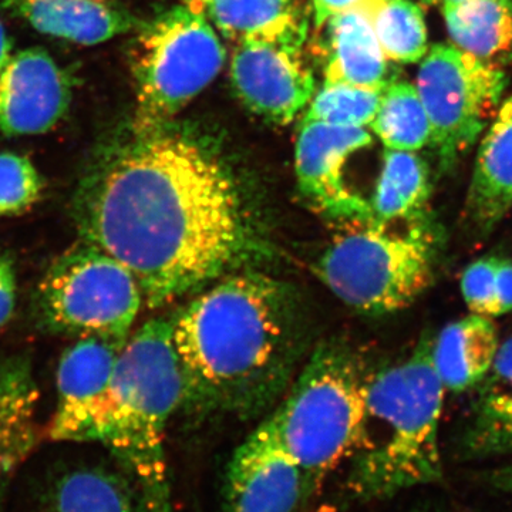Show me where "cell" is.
<instances>
[{
	"instance_id": "1",
	"label": "cell",
	"mask_w": 512,
	"mask_h": 512,
	"mask_svg": "<svg viewBox=\"0 0 512 512\" xmlns=\"http://www.w3.org/2000/svg\"><path fill=\"white\" fill-rule=\"evenodd\" d=\"M79 237L126 266L151 309L238 271L254 225L217 153L165 126L96 154L74 191Z\"/></svg>"
},
{
	"instance_id": "2",
	"label": "cell",
	"mask_w": 512,
	"mask_h": 512,
	"mask_svg": "<svg viewBox=\"0 0 512 512\" xmlns=\"http://www.w3.org/2000/svg\"><path fill=\"white\" fill-rule=\"evenodd\" d=\"M171 336L184 377V404L252 412L288 376L295 303L272 276L231 272L171 315Z\"/></svg>"
},
{
	"instance_id": "3",
	"label": "cell",
	"mask_w": 512,
	"mask_h": 512,
	"mask_svg": "<svg viewBox=\"0 0 512 512\" xmlns=\"http://www.w3.org/2000/svg\"><path fill=\"white\" fill-rule=\"evenodd\" d=\"M433 339L366 379L365 406L350 461L356 500H386L443 476L440 417L444 387L433 365Z\"/></svg>"
},
{
	"instance_id": "4",
	"label": "cell",
	"mask_w": 512,
	"mask_h": 512,
	"mask_svg": "<svg viewBox=\"0 0 512 512\" xmlns=\"http://www.w3.org/2000/svg\"><path fill=\"white\" fill-rule=\"evenodd\" d=\"M184 399L171 315L147 320L121 349L84 441L103 444L119 461L146 512H174L165 431Z\"/></svg>"
},
{
	"instance_id": "5",
	"label": "cell",
	"mask_w": 512,
	"mask_h": 512,
	"mask_svg": "<svg viewBox=\"0 0 512 512\" xmlns=\"http://www.w3.org/2000/svg\"><path fill=\"white\" fill-rule=\"evenodd\" d=\"M346 228L319 256L315 274L349 308L386 315L412 305L429 288L439 251L429 217Z\"/></svg>"
},
{
	"instance_id": "6",
	"label": "cell",
	"mask_w": 512,
	"mask_h": 512,
	"mask_svg": "<svg viewBox=\"0 0 512 512\" xmlns=\"http://www.w3.org/2000/svg\"><path fill=\"white\" fill-rule=\"evenodd\" d=\"M365 376L342 345L313 353L281 406L268 419L279 446L301 468L308 490L348 460L365 406Z\"/></svg>"
},
{
	"instance_id": "7",
	"label": "cell",
	"mask_w": 512,
	"mask_h": 512,
	"mask_svg": "<svg viewBox=\"0 0 512 512\" xmlns=\"http://www.w3.org/2000/svg\"><path fill=\"white\" fill-rule=\"evenodd\" d=\"M225 49L204 13L175 6L138 33L131 53L137 84L134 131L158 130L220 74Z\"/></svg>"
},
{
	"instance_id": "8",
	"label": "cell",
	"mask_w": 512,
	"mask_h": 512,
	"mask_svg": "<svg viewBox=\"0 0 512 512\" xmlns=\"http://www.w3.org/2000/svg\"><path fill=\"white\" fill-rule=\"evenodd\" d=\"M35 299L36 318L47 332L119 342H127L144 303L126 266L82 239L50 265Z\"/></svg>"
},
{
	"instance_id": "9",
	"label": "cell",
	"mask_w": 512,
	"mask_h": 512,
	"mask_svg": "<svg viewBox=\"0 0 512 512\" xmlns=\"http://www.w3.org/2000/svg\"><path fill=\"white\" fill-rule=\"evenodd\" d=\"M507 86L500 66L454 45L431 47L417 73L416 89L431 126L441 167L450 170L477 143Z\"/></svg>"
},
{
	"instance_id": "10",
	"label": "cell",
	"mask_w": 512,
	"mask_h": 512,
	"mask_svg": "<svg viewBox=\"0 0 512 512\" xmlns=\"http://www.w3.org/2000/svg\"><path fill=\"white\" fill-rule=\"evenodd\" d=\"M370 144L366 128L302 120L295 146L296 180L305 200L323 217L345 227L373 220L370 201L352 190L345 177L350 156Z\"/></svg>"
},
{
	"instance_id": "11",
	"label": "cell",
	"mask_w": 512,
	"mask_h": 512,
	"mask_svg": "<svg viewBox=\"0 0 512 512\" xmlns=\"http://www.w3.org/2000/svg\"><path fill=\"white\" fill-rule=\"evenodd\" d=\"M231 82L248 110L282 126L292 123L315 94V77L301 49L254 40L237 43Z\"/></svg>"
},
{
	"instance_id": "12",
	"label": "cell",
	"mask_w": 512,
	"mask_h": 512,
	"mask_svg": "<svg viewBox=\"0 0 512 512\" xmlns=\"http://www.w3.org/2000/svg\"><path fill=\"white\" fill-rule=\"evenodd\" d=\"M73 79L43 49L20 50L0 73V136H39L69 111Z\"/></svg>"
},
{
	"instance_id": "13",
	"label": "cell",
	"mask_w": 512,
	"mask_h": 512,
	"mask_svg": "<svg viewBox=\"0 0 512 512\" xmlns=\"http://www.w3.org/2000/svg\"><path fill=\"white\" fill-rule=\"evenodd\" d=\"M224 494V512H295L308 485L264 421L229 461Z\"/></svg>"
},
{
	"instance_id": "14",
	"label": "cell",
	"mask_w": 512,
	"mask_h": 512,
	"mask_svg": "<svg viewBox=\"0 0 512 512\" xmlns=\"http://www.w3.org/2000/svg\"><path fill=\"white\" fill-rule=\"evenodd\" d=\"M126 342L90 336L64 350L57 369V406L49 436L84 443L94 414L109 389Z\"/></svg>"
},
{
	"instance_id": "15",
	"label": "cell",
	"mask_w": 512,
	"mask_h": 512,
	"mask_svg": "<svg viewBox=\"0 0 512 512\" xmlns=\"http://www.w3.org/2000/svg\"><path fill=\"white\" fill-rule=\"evenodd\" d=\"M0 9L43 35L84 46L107 42L137 25L111 0H0Z\"/></svg>"
},
{
	"instance_id": "16",
	"label": "cell",
	"mask_w": 512,
	"mask_h": 512,
	"mask_svg": "<svg viewBox=\"0 0 512 512\" xmlns=\"http://www.w3.org/2000/svg\"><path fill=\"white\" fill-rule=\"evenodd\" d=\"M512 208V97L498 110L478 150L467 192L468 228L488 235Z\"/></svg>"
},
{
	"instance_id": "17",
	"label": "cell",
	"mask_w": 512,
	"mask_h": 512,
	"mask_svg": "<svg viewBox=\"0 0 512 512\" xmlns=\"http://www.w3.org/2000/svg\"><path fill=\"white\" fill-rule=\"evenodd\" d=\"M205 15L235 45L254 40L302 49L313 23L311 0H215Z\"/></svg>"
},
{
	"instance_id": "18",
	"label": "cell",
	"mask_w": 512,
	"mask_h": 512,
	"mask_svg": "<svg viewBox=\"0 0 512 512\" xmlns=\"http://www.w3.org/2000/svg\"><path fill=\"white\" fill-rule=\"evenodd\" d=\"M319 30H325V83L365 89H384L389 84V60L380 49L367 10L339 13Z\"/></svg>"
},
{
	"instance_id": "19",
	"label": "cell",
	"mask_w": 512,
	"mask_h": 512,
	"mask_svg": "<svg viewBox=\"0 0 512 512\" xmlns=\"http://www.w3.org/2000/svg\"><path fill=\"white\" fill-rule=\"evenodd\" d=\"M463 448L477 458L512 453V338L500 345L493 366L476 384Z\"/></svg>"
},
{
	"instance_id": "20",
	"label": "cell",
	"mask_w": 512,
	"mask_h": 512,
	"mask_svg": "<svg viewBox=\"0 0 512 512\" xmlns=\"http://www.w3.org/2000/svg\"><path fill=\"white\" fill-rule=\"evenodd\" d=\"M500 345L497 326L488 316L471 313L447 325L431 346L444 390L461 393L476 387L493 366Z\"/></svg>"
},
{
	"instance_id": "21",
	"label": "cell",
	"mask_w": 512,
	"mask_h": 512,
	"mask_svg": "<svg viewBox=\"0 0 512 512\" xmlns=\"http://www.w3.org/2000/svg\"><path fill=\"white\" fill-rule=\"evenodd\" d=\"M39 392L26 357L0 360V476L12 473L37 444Z\"/></svg>"
},
{
	"instance_id": "22",
	"label": "cell",
	"mask_w": 512,
	"mask_h": 512,
	"mask_svg": "<svg viewBox=\"0 0 512 512\" xmlns=\"http://www.w3.org/2000/svg\"><path fill=\"white\" fill-rule=\"evenodd\" d=\"M39 512H146L126 474L104 466L64 471L47 488Z\"/></svg>"
},
{
	"instance_id": "23",
	"label": "cell",
	"mask_w": 512,
	"mask_h": 512,
	"mask_svg": "<svg viewBox=\"0 0 512 512\" xmlns=\"http://www.w3.org/2000/svg\"><path fill=\"white\" fill-rule=\"evenodd\" d=\"M431 197L429 165L416 151H384L382 173L370 200L373 222L402 224L427 217Z\"/></svg>"
},
{
	"instance_id": "24",
	"label": "cell",
	"mask_w": 512,
	"mask_h": 512,
	"mask_svg": "<svg viewBox=\"0 0 512 512\" xmlns=\"http://www.w3.org/2000/svg\"><path fill=\"white\" fill-rule=\"evenodd\" d=\"M458 49L500 66L512 59V0H467L443 9Z\"/></svg>"
},
{
	"instance_id": "25",
	"label": "cell",
	"mask_w": 512,
	"mask_h": 512,
	"mask_svg": "<svg viewBox=\"0 0 512 512\" xmlns=\"http://www.w3.org/2000/svg\"><path fill=\"white\" fill-rule=\"evenodd\" d=\"M376 136L386 148L417 151L431 141V126L416 86L407 82L389 83L373 123Z\"/></svg>"
},
{
	"instance_id": "26",
	"label": "cell",
	"mask_w": 512,
	"mask_h": 512,
	"mask_svg": "<svg viewBox=\"0 0 512 512\" xmlns=\"http://www.w3.org/2000/svg\"><path fill=\"white\" fill-rule=\"evenodd\" d=\"M373 32L389 62L416 63L429 52L426 20L412 0H383L367 10Z\"/></svg>"
},
{
	"instance_id": "27",
	"label": "cell",
	"mask_w": 512,
	"mask_h": 512,
	"mask_svg": "<svg viewBox=\"0 0 512 512\" xmlns=\"http://www.w3.org/2000/svg\"><path fill=\"white\" fill-rule=\"evenodd\" d=\"M384 89L323 83L322 89L313 94L303 120L330 126L366 128L375 120Z\"/></svg>"
},
{
	"instance_id": "28",
	"label": "cell",
	"mask_w": 512,
	"mask_h": 512,
	"mask_svg": "<svg viewBox=\"0 0 512 512\" xmlns=\"http://www.w3.org/2000/svg\"><path fill=\"white\" fill-rule=\"evenodd\" d=\"M45 181L28 157L0 153V217H15L42 198Z\"/></svg>"
},
{
	"instance_id": "29",
	"label": "cell",
	"mask_w": 512,
	"mask_h": 512,
	"mask_svg": "<svg viewBox=\"0 0 512 512\" xmlns=\"http://www.w3.org/2000/svg\"><path fill=\"white\" fill-rule=\"evenodd\" d=\"M500 255H488L467 266L461 276V293L471 313L497 316V266Z\"/></svg>"
},
{
	"instance_id": "30",
	"label": "cell",
	"mask_w": 512,
	"mask_h": 512,
	"mask_svg": "<svg viewBox=\"0 0 512 512\" xmlns=\"http://www.w3.org/2000/svg\"><path fill=\"white\" fill-rule=\"evenodd\" d=\"M382 2L383 0H311L313 25L319 30L332 16L355 9L369 10Z\"/></svg>"
},
{
	"instance_id": "31",
	"label": "cell",
	"mask_w": 512,
	"mask_h": 512,
	"mask_svg": "<svg viewBox=\"0 0 512 512\" xmlns=\"http://www.w3.org/2000/svg\"><path fill=\"white\" fill-rule=\"evenodd\" d=\"M16 303V272L8 256H0V328L12 318Z\"/></svg>"
},
{
	"instance_id": "32",
	"label": "cell",
	"mask_w": 512,
	"mask_h": 512,
	"mask_svg": "<svg viewBox=\"0 0 512 512\" xmlns=\"http://www.w3.org/2000/svg\"><path fill=\"white\" fill-rule=\"evenodd\" d=\"M512 311V261L500 256L497 266V316Z\"/></svg>"
},
{
	"instance_id": "33",
	"label": "cell",
	"mask_w": 512,
	"mask_h": 512,
	"mask_svg": "<svg viewBox=\"0 0 512 512\" xmlns=\"http://www.w3.org/2000/svg\"><path fill=\"white\" fill-rule=\"evenodd\" d=\"M488 483H490L491 487H494L495 490L511 495L512 497V464L491 471V473L488 474Z\"/></svg>"
},
{
	"instance_id": "34",
	"label": "cell",
	"mask_w": 512,
	"mask_h": 512,
	"mask_svg": "<svg viewBox=\"0 0 512 512\" xmlns=\"http://www.w3.org/2000/svg\"><path fill=\"white\" fill-rule=\"evenodd\" d=\"M12 50V39H10L8 30H6L3 23L0 22V73L3 72V69H5L6 64H8L10 57H12Z\"/></svg>"
},
{
	"instance_id": "35",
	"label": "cell",
	"mask_w": 512,
	"mask_h": 512,
	"mask_svg": "<svg viewBox=\"0 0 512 512\" xmlns=\"http://www.w3.org/2000/svg\"><path fill=\"white\" fill-rule=\"evenodd\" d=\"M215 0H184V5H187L188 8L197 10V12L204 13L207 12V9L210 8L212 3Z\"/></svg>"
},
{
	"instance_id": "36",
	"label": "cell",
	"mask_w": 512,
	"mask_h": 512,
	"mask_svg": "<svg viewBox=\"0 0 512 512\" xmlns=\"http://www.w3.org/2000/svg\"><path fill=\"white\" fill-rule=\"evenodd\" d=\"M441 2H443V9H444V8H451V6L460 5V3L467 2V0H441Z\"/></svg>"
},
{
	"instance_id": "37",
	"label": "cell",
	"mask_w": 512,
	"mask_h": 512,
	"mask_svg": "<svg viewBox=\"0 0 512 512\" xmlns=\"http://www.w3.org/2000/svg\"><path fill=\"white\" fill-rule=\"evenodd\" d=\"M424 3H427V5H433V3L439 2V0H423Z\"/></svg>"
}]
</instances>
